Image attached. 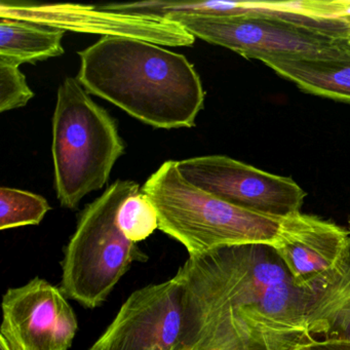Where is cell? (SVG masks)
<instances>
[{
    "instance_id": "cell-1",
    "label": "cell",
    "mask_w": 350,
    "mask_h": 350,
    "mask_svg": "<svg viewBox=\"0 0 350 350\" xmlns=\"http://www.w3.org/2000/svg\"><path fill=\"white\" fill-rule=\"evenodd\" d=\"M174 278L183 291L179 350H296L314 340L315 293L296 286L270 245L189 256Z\"/></svg>"
},
{
    "instance_id": "cell-2",
    "label": "cell",
    "mask_w": 350,
    "mask_h": 350,
    "mask_svg": "<svg viewBox=\"0 0 350 350\" xmlns=\"http://www.w3.org/2000/svg\"><path fill=\"white\" fill-rule=\"evenodd\" d=\"M79 56L77 79L89 93L154 128L196 126L206 93L183 55L143 40L105 36Z\"/></svg>"
},
{
    "instance_id": "cell-3",
    "label": "cell",
    "mask_w": 350,
    "mask_h": 350,
    "mask_svg": "<svg viewBox=\"0 0 350 350\" xmlns=\"http://www.w3.org/2000/svg\"><path fill=\"white\" fill-rule=\"evenodd\" d=\"M234 15H186L177 22L194 38L223 46L247 59L265 62L290 57L350 55V19L321 20L247 7Z\"/></svg>"
},
{
    "instance_id": "cell-4",
    "label": "cell",
    "mask_w": 350,
    "mask_h": 350,
    "mask_svg": "<svg viewBox=\"0 0 350 350\" xmlns=\"http://www.w3.org/2000/svg\"><path fill=\"white\" fill-rule=\"evenodd\" d=\"M142 192L159 219V230L179 241L189 256L247 243L272 245L280 220L223 202L182 177L167 161L145 182Z\"/></svg>"
},
{
    "instance_id": "cell-5",
    "label": "cell",
    "mask_w": 350,
    "mask_h": 350,
    "mask_svg": "<svg viewBox=\"0 0 350 350\" xmlns=\"http://www.w3.org/2000/svg\"><path fill=\"white\" fill-rule=\"evenodd\" d=\"M52 153L57 198L61 206L70 210L105 186L124 153L114 118L73 77H67L59 87Z\"/></svg>"
},
{
    "instance_id": "cell-6",
    "label": "cell",
    "mask_w": 350,
    "mask_h": 350,
    "mask_svg": "<svg viewBox=\"0 0 350 350\" xmlns=\"http://www.w3.org/2000/svg\"><path fill=\"white\" fill-rule=\"evenodd\" d=\"M137 192L136 182L118 180L81 213L62 260L60 288L67 298L87 308L101 306L133 263L148 260L116 222L120 204Z\"/></svg>"
},
{
    "instance_id": "cell-7",
    "label": "cell",
    "mask_w": 350,
    "mask_h": 350,
    "mask_svg": "<svg viewBox=\"0 0 350 350\" xmlns=\"http://www.w3.org/2000/svg\"><path fill=\"white\" fill-rule=\"evenodd\" d=\"M182 177L232 206L271 218L300 212L306 192L288 177L274 175L224 155L177 161Z\"/></svg>"
},
{
    "instance_id": "cell-8",
    "label": "cell",
    "mask_w": 350,
    "mask_h": 350,
    "mask_svg": "<svg viewBox=\"0 0 350 350\" xmlns=\"http://www.w3.org/2000/svg\"><path fill=\"white\" fill-rule=\"evenodd\" d=\"M0 19L38 24L52 29L102 34L103 38L143 40L161 46H189L196 38L177 22L144 14L108 11L102 7L72 3H0Z\"/></svg>"
},
{
    "instance_id": "cell-9",
    "label": "cell",
    "mask_w": 350,
    "mask_h": 350,
    "mask_svg": "<svg viewBox=\"0 0 350 350\" xmlns=\"http://www.w3.org/2000/svg\"><path fill=\"white\" fill-rule=\"evenodd\" d=\"M79 323L60 288L36 278L3 299L0 339L12 350H68Z\"/></svg>"
},
{
    "instance_id": "cell-10",
    "label": "cell",
    "mask_w": 350,
    "mask_h": 350,
    "mask_svg": "<svg viewBox=\"0 0 350 350\" xmlns=\"http://www.w3.org/2000/svg\"><path fill=\"white\" fill-rule=\"evenodd\" d=\"M183 291L175 278L135 291L89 350H179Z\"/></svg>"
},
{
    "instance_id": "cell-11",
    "label": "cell",
    "mask_w": 350,
    "mask_h": 350,
    "mask_svg": "<svg viewBox=\"0 0 350 350\" xmlns=\"http://www.w3.org/2000/svg\"><path fill=\"white\" fill-rule=\"evenodd\" d=\"M349 234L332 221L299 212L280 220L271 247L296 286L315 293L335 270Z\"/></svg>"
},
{
    "instance_id": "cell-12",
    "label": "cell",
    "mask_w": 350,
    "mask_h": 350,
    "mask_svg": "<svg viewBox=\"0 0 350 350\" xmlns=\"http://www.w3.org/2000/svg\"><path fill=\"white\" fill-rule=\"evenodd\" d=\"M307 329L314 339L350 342V237L333 273L315 292Z\"/></svg>"
},
{
    "instance_id": "cell-13",
    "label": "cell",
    "mask_w": 350,
    "mask_h": 350,
    "mask_svg": "<svg viewBox=\"0 0 350 350\" xmlns=\"http://www.w3.org/2000/svg\"><path fill=\"white\" fill-rule=\"evenodd\" d=\"M263 63L303 92L350 103V55L290 57Z\"/></svg>"
},
{
    "instance_id": "cell-14",
    "label": "cell",
    "mask_w": 350,
    "mask_h": 350,
    "mask_svg": "<svg viewBox=\"0 0 350 350\" xmlns=\"http://www.w3.org/2000/svg\"><path fill=\"white\" fill-rule=\"evenodd\" d=\"M63 36L62 30L0 19V60L20 66L62 56Z\"/></svg>"
},
{
    "instance_id": "cell-15",
    "label": "cell",
    "mask_w": 350,
    "mask_h": 350,
    "mask_svg": "<svg viewBox=\"0 0 350 350\" xmlns=\"http://www.w3.org/2000/svg\"><path fill=\"white\" fill-rule=\"evenodd\" d=\"M50 210L48 200L38 194L16 188H0L1 230L40 224Z\"/></svg>"
},
{
    "instance_id": "cell-16",
    "label": "cell",
    "mask_w": 350,
    "mask_h": 350,
    "mask_svg": "<svg viewBox=\"0 0 350 350\" xmlns=\"http://www.w3.org/2000/svg\"><path fill=\"white\" fill-rule=\"evenodd\" d=\"M116 222L126 239L134 243L148 239L159 228L157 210L142 191L124 200L118 208Z\"/></svg>"
},
{
    "instance_id": "cell-17",
    "label": "cell",
    "mask_w": 350,
    "mask_h": 350,
    "mask_svg": "<svg viewBox=\"0 0 350 350\" xmlns=\"http://www.w3.org/2000/svg\"><path fill=\"white\" fill-rule=\"evenodd\" d=\"M33 97L19 66L0 60V112L24 107Z\"/></svg>"
},
{
    "instance_id": "cell-18",
    "label": "cell",
    "mask_w": 350,
    "mask_h": 350,
    "mask_svg": "<svg viewBox=\"0 0 350 350\" xmlns=\"http://www.w3.org/2000/svg\"><path fill=\"white\" fill-rule=\"evenodd\" d=\"M296 350H350V342L314 339Z\"/></svg>"
},
{
    "instance_id": "cell-19",
    "label": "cell",
    "mask_w": 350,
    "mask_h": 350,
    "mask_svg": "<svg viewBox=\"0 0 350 350\" xmlns=\"http://www.w3.org/2000/svg\"><path fill=\"white\" fill-rule=\"evenodd\" d=\"M0 350H12L11 348L9 347L7 343H5V340L0 339Z\"/></svg>"
},
{
    "instance_id": "cell-20",
    "label": "cell",
    "mask_w": 350,
    "mask_h": 350,
    "mask_svg": "<svg viewBox=\"0 0 350 350\" xmlns=\"http://www.w3.org/2000/svg\"><path fill=\"white\" fill-rule=\"evenodd\" d=\"M347 222H348V229H349V232H350V215H349V216H348Z\"/></svg>"
},
{
    "instance_id": "cell-21",
    "label": "cell",
    "mask_w": 350,
    "mask_h": 350,
    "mask_svg": "<svg viewBox=\"0 0 350 350\" xmlns=\"http://www.w3.org/2000/svg\"><path fill=\"white\" fill-rule=\"evenodd\" d=\"M349 42H350V36H349Z\"/></svg>"
}]
</instances>
